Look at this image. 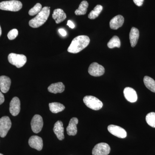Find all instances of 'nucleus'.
Instances as JSON below:
<instances>
[{
	"label": "nucleus",
	"instance_id": "f257e3e1",
	"mask_svg": "<svg viewBox=\"0 0 155 155\" xmlns=\"http://www.w3.org/2000/svg\"><path fill=\"white\" fill-rule=\"evenodd\" d=\"M90 40L86 35H79L73 39L68 48V51L72 54H77L86 48Z\"/></svg>",
	"mask_w": 155,
	"mask_h": 155
},
{
	"label": "nucleus",
	"instance_id": "f03ea898",
	"mask_svg": "<svg viewBox=\"0 0 155 155\" xmlns=\"http://www.w3.org/2000/svg\"><path fill=\"white\" fill-rule=\"evenodd\" d=\"M50 14V7L43 8L36 17L29 21V26L33 28H37L41 26L48 20Z\"/></svg>",
	"mask_w": 155,
	"mask_h": 155
},
{
	"label": "nucleus",
	"instance_id": "7ed1b4c3",
	"mask_svg": "<svg viewBox=\"0 0 155 155\" xmlns=\"http://www.w3.org/2000/svg\"><path fill=\"white\" fill-rule=\"evenodd\" d=\"M22 7V3L17 0L4 1L0 3V9L4 11L16 12L21 10Z\"/></svg>",
	"mask_w": 155,
	"mask_h": 155
},
{
	"label": "nucleus",
	"instance_id": "20e7f679",
	"mask_svg": "<svg viewBox=\"0 0 155 155\" xmlns=\"http://www.w3.org/2000/svg\"><path fill=\"white\" fill-rule=\"evenodd\" d=\"M8 60L10 64L20 68L26 64L27 58L24 55L11 53L8 56Z\"/></svg>",
	"mask_w": 155,
	"mask_h": 155
},
{
	"label": "nucleus",
	"instance_id": "39448f33",
	"mask_svg": "<svg viewBox=\"0 0 155 155\" xmlns=\"http://www.w3.org/2000/svg\"><path fill=\"white\" fill-rule=\"evenodd\" d=\"M84 103L87 107L94 110H98L102 108L103 103L98 99L92 96H86L83 98Z\"/></svg>",
	"mask_w": 155,
	"mask_h": 155
},
{
	"label": "nucleus",
	"instance_id": "423d86ee",
	"mask_svg": "<svg viewBox=\"0 0 155 155\" xmlns=\"http://www.w3.org/2000/svg\"><path fill=\"white\" fill-rule=\"evenodd\" d=\"M11 120L8 116H3L0 119V136L5 137L11 129Z\"/></svg>",
	"mask_w": 155,
	"mask_h": 155
},
{
	"label": "nucleus",
	"instance_id": "0eeeda50",
	"mask_svg": "<svg viewBox=\"0 0 155 155\" xmlns=\"http://www.w3.org/2000/svg\"><path fill=\"white\" fill-rule=\"evenodd\" d=\"M110 150V147L107 143H101L95 146L92 150V155H108Z\"/></svg>",
	"mask_w": 155,
	"mask_h": 155
},
{
	"label": "nucleus",
	"instance_id": "6e6552de",
	"mask_svg": "<svg viewBox=\"0 0 155 155\" xmlns=\"http://www.w3.org/2000/svg\"><path fill=\"white\" fill-rule=\"evenodd\" d=\"M31 129L35 133H38L40 132L43 126V120L41 116L39 115H35L31 119Z\"/></svg>",
	"mask_w": 155,
	"mask_h": 155
},
{
	"label": "nucleus",
	"instance_id": "1a4fd4ad",
	"mask_svg": "<svg viewBox=\"0 0 155 155\" xmlns=\"http://www.w3.org/2000/svg\"><path fill=\"white\" fill-rule=\"evenodd\" d=\"M88 73L90 75L94 77H99L104 75L105 69L101 65L94 62L90 65L88 68Z\"/></svg>",
	"mask_w": 155,
	"mask_h": 155
},
{
	"label": "nucleus",
	"instance_id": "9d476101",
	"mask_svg": "<svg viewBox=\"0 0 155 155\" xmlns=\"http://www.w3.org/2000/svg\"><path fill=\"white\" fill-rule=\"evenodd\" d=\"M108 131L115 136L119 138H124L127 136V132L125 129L117 125H111L108 126Z\"/></svg>",
	"mask_w": 155,
	"mask_h": 155
},
{
	"label": "nucleus",
	"instance_id": "9b49d317",
	"mask_svg": "<svg viewBox=\"0 0 155 155\" xmlns=\"http://www.w3.org/2000/svg\"><path fill=\"white\" fill-rule=\"evenodd\" d=\"M28 144L31 148L38 151L41 150L43 147L42 139L38 136L31 137L28 140Z\"/></svg>",
	"mask_w": 155,
	"mask_h": 155
},
{
	"label": "nucleus",
	"instance_id": "f8f14e48",
	"mask_svg": "<svg viewBox=\"0 0 155 155\" xmlns=\"http://www.w3.org/2000/svg\"><path fill=\"white\" fill-rule=\"evenodd\" d=\"M20 111V102L19 98L14 97L10 104V112L12 116H17Z\"/></svg>",
	"mask_w": 155,
	"mask_h": 155
},
{
	"label": "nucleus",
	"instance_id": "ddd939ff",
	"mask_svg": "<svg viewBox=\"0 0 155 155\" xmlns=\"http://www.w3.org/2000/svg\"><path fill=\"white\" fill-rule=\"evenodd\" d=\"M123 92L125 99L131 103H134L137 101V94L133 88L130 87H125L124 89Z\"/></svg>",
	"mask_w": 155,
	"mask_h": 155
},
{
	"label": "nucleus",
	"instance_id": "4468645a",
	"mask_svg": "<svg viewBox=\"0 0 155 155\" xmlns=\"http://www.w3.org/2000/svg\"><path fill=\"white\" fill-rule=\"evenodd\" d=\"M11 79L8 76L2 75L0 76V90L3 93L9 91L11 85Z\"/></svg>",
	"mask_w": 155,
	"mask_h": 155
},
{
	"label": "nucleus",
	"instance_id": "2eb2a0df",
	"mask_svg": "<svg viewBox=\"0 0 155 155\" xmlns=\"http://www.w3.org/2000/svg\"><path fill=\"white\" fill-rule=\"evenodd\" d=\"M124 22V18L121 15L115 16L110 22V26L111 29L116 30L122 27Z\"/></svg>",
	"mask_w": 155,
	"mask_h": 155
},
{
	"label": "nucleus",
	"instance_id": "dca6fc26",
	"mask_svg": "<svg viewBox=\"0 0 155 155\" xmlns=\"http://www.w3.org/2000/svg\"><path fill=\"white\" fill-rule=\"evenodd\" d=\"M78 122V119L75 117L72 118L70 119L69 125L67 128V133L68 135L75 136L77 134V125Z\"/></svg>",
	"mask_w": 155,
	"mask_h": 155
},
{
	"label": "nucleus",
	"instance_id": "f3484780",
	"mask_svg": "<svg viewBox=\"0 0 155 155\" xmlns=\"http://www.w3.org/2000/svg\"><path fill=\"white\" fill-rule=\"evenodd\" d=\"M53 130L59 140H62L64 139V127L63 122L61 121L56 122L54 125Z\"/></svg>",
	"mask_w": 155,
	"mask_h": 155
},
{
	"label": "nucleus",
	"instance_id": "a211bd4d",
	"mask_svg": "<svg viewBox=\"0 0 155 155\" xmlns=\"http://www.w3.org/2000/svg\"><path fill=\"white\" fill-rule=\"evenodd\" d=\"M52 17L55 20L56 23L59 24L66 19L67 15L62 9H57L54 10Z\"/></svg>",
	"mask_w": 155,
	"mask_h": 155
},
{
	"label": "nucleus",
	"instance_id": "6ab92c4d",
	"mask_svg": "<svg viewBox=\"0 0 155 155\" xmlns=\"http://www.w3.org/2000/svg\"><path fill=\"white\" fill-rule=\"evenodd\" d=\"M139 38V31L135 27H132L129 33V39L131 46L134 47L136 45Z\"/></svg>",
	"mask_w": 155,
	"mask_h": 155
},
{
	"label": "nucleus",
	"instance_id": "aec40b11",
	"mask_svg": "<svg viewBox=\"0 0 155 155\" xmlns=\"http://www.w3.org/2000/svg\"><path fill=\"white\" fill-rule=\"evenodd\" d=\"M65 86L62 82L52 84L48 87V91L52 93H61L64 91Z\"/></svg>",
	"mask_w": 155,
	"mask_h": 155
},
{
	"label": "nucleus",
	"instance_id": "412c9836",
	"mask_svg": "<svg viewBox=\"0 0 155 155\" xmlns=\"http://www.w3.org/2000/svg\"><path fill=\"white\" fill-rule=\"evenodd\" d=\"M50 111L54 114H57L62 112L65 109V106L61 103L54 102L49 104Z\"/></svg>",
	"mask_w": 155,
	"mask_h": 155
},
{
	"label": "nucleus",
	"instance_id": "4be33fe9",
	"mask_svg": "<svg viewBox=\"0 0 155 155\" xmlns=\"http://www.w3.org/2000/svg\"><path fill=\"white\" fill-rule=\"evenodd\" d=\"M88 7V3L86 1H83L81 3L78 9L75 11V15L77 16L83 15L86 14Z\"/></svg>",
	"mask_w": 155,
	"mask_h": 155
},
{
	"label": "nucleus",
	"instance_id": "5701e85b",
	"mask_svg": "<svg viewBox=\"0 0 155 155\" xmlns=\"http://www.w3.org/2000/svg\"><path fill=\"white\" fill-rule=\"evenodd\" d=\"M143 82L146 87L153 92L155 93V81L151 78L145 76Z\"/></svg>",
	"mask_w": 155,
	"mask_h": 155
},
{
	"label": "nucleus",
	"instance_id": "b1692460",
	"mask_svg": "<svg viewBox=\"0 0 155 155\" xmlns=\"http://www.w3.org/2000/svg\"><path fill=\"white\" fill-rule=\"evenodd\" d=\"M103 8L101 5H97L93 10L89 14L88 17L90 19H94L98 17L99 15L102 11Z\"/></svg>",
	"mask_w": 155,
	"mask_h": 155
},
{
	"label": "nucleus",
	"instance_id": "393cba45",
	"mask_svg": "<svg viewBox=\"0 0 155 155\" xmlns=\"http://www.w3.org/2000/svg\"><path fill=\"white\" fill-rule=\"evenodd\" d=\"M108 48H114L116 47L119 48L121 46V41L119 38L117 36H114L108 42L107 44Z\"/></svg>",
	"mask_w": 155,
	"mask_h": 155
},
{
	"label": "nucleus",
	"instance_id": "a878e982",
	"mask_svg": "<svg viewBox=\"0 0 155 155\" xmlns=\"http://www.w3.org/2000/svg\"><path fill=\"white\" fill-rule=\"evenodd\" d=\"M146 120L150 126L155 127V113L151 112L149 113L146 117Z\"/></svg>",
	"mask_w": 155,
	"mask_h": 155
},
{
	"label": "nucleus",
	"instance_id": "bb28decb",
	"mask_svg": "<svg viewBox=\"0 0 155 155\" xmlns=\"http://www.w3.org/2000/svg\"><path fill=\"white\" fill-rule=\"evenodd\" d=\"M42 6L40 3H37L32 8L30 9L28 11V14L30 16H34L38 14L41 11Z\"/></svg>",
	"mask_w": 155,
	"mask_h": 155
},
{
	"label": "nucleus",
	"instance_id": "cd10ccee",
	"mask_svg": "<svg viewBox=\"0 0 155 155\" xmlns=\"http://www.w3.org/2000/svg\"><path fill=\"white\" fill-rule=\"evenodd\" d=\"M18 35V31L17 29H12L10 31L8 34V37L10 40H13L17 38Z\"/></svg>",
	"mask_w": 155,
	"mask_h": 155
},
{
	"label": "nucleus",
	"instance_id": "c85d7f7f",
	"mask_svg": "<svg viewBox=\"0 0 155 155\" xmlns=\"http://www.w3.org/2000/svg\"><path fill=\"white\" fill-rule=\"evenodd\" d=\"M144 0H133L134 2L137 6L140 7L143 4Z\"/></svg>",
	"mask_w": 155,
	"mask_h": 155
},
{
	"label": "nucleus",
	"instance_id": "c756f323",
	"mask_svg": "<svg viewBox=\"0 0 155 155\" xmlns=\"http://www.w3.org/2000/svg\"><path fill=\"white\" fill-rule=\"evenodd\" d=\"M58 31H59V33H60V34H61V35L63 36H66L67 35V32H66V31L64 30L63 28H60V29L58 30Z\"/></svg>",
	"mask_w": 155,
	"mask_h": 155
},
{
	"label": "nucleus",
	"instance_id": "7c9ffc66",
	"mask_svg": "<svg viewBox=\"0 0 155 155\" xmlns=\"http://www.w3.org/2000/svg\"><path fill=\"white\" fill-rule=\"evenodd\" d=\"M5 101V97L2 92L0 91V105L2 104Z\"/></svg>",
	"mask_w": 155,
	"mask_h": 155
},
{
	"label": "nucleus",
	"instance_id": "2f4dec72",
	"mask_svg": "<svg viewBox=\"0 0 155 155\" xmlns=\"http://www.w3.org/2000/svg\"><path fill=\"white\" fill-rule=\"evenodd\" d=\"M67 25L71 28H74L75 27L74 23L71 20H68V22H67Z\"/></svg>",
	"mask_w": 155,
	"mask_h": 155
},
{
	"label": "nucleus",
	"instance_id": "473e14b6",
	"mask_svg": "<svg viewBox=\"0 0 155 155\" xmlns=\"http://www.w3.org/2000/svg\"><path fill=\"white\" fill-rule=\"evenodd\" d=\"M2 28H1V26H0V37H1V35H2Z\"/></svg>",
	"mask_w": 155,
	"mask_h": 155
},
{
	"label": "nucleus",
	"instance_id": "72a5a7b5",
	"mask_svg": "<svg viewBox=\"0 0 155 155\" xmlns=\"http://www.w3.org/2000/svg\"><path fill=\"white\" fill-rule=\"evenodd\" d=\"M0 155H3L2 154L0 153Z\"/></svg>",
	"mask_w": 155,
	"mask_h": 155
}]
</instances>
